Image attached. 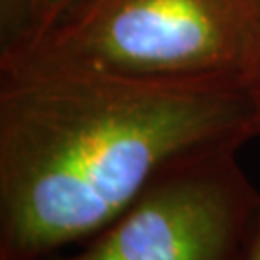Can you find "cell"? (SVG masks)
I'll return each mask as SVG.
<instances>
[{
    "label": "cell",
    "mask_w": 260,
    "mask_h": 260,
    "mask_svg": "<svg viewBox=\"0 0 260 260\" xmlns=\"http://www.w3.org/2000/svg\"><path fill=\"white\" fill-rule=\"evenodd\" d=\"M260 0H81L0 68L241 75Z\"/></svg>",
    "instance_id": "7a4b0ae2"
},
{
    "label": "cell",
    "mask_w": 260,
    "mask_h": 260,
    "mask_svg": "<svg viewBox=\"0 0 260 260\" xmlns=\"http://www.w3.org/2000/svg\"><path fill=\"white\" fill-rule=\"evenodd\" d=\"M260 137L241 75L0 68V260H37L110 223L172 158Z\"/></svg>",
    "instance_id": "6da1fadb"
},
{
    "label": "cell",
    "mask_w": 260,
    "mask_h": 260,
    "mask_svg": "<svg viewBox=\"0 0 260 260\" xmlns=\"http://www.w3.org/2000/svg\"><path fill=\"white\" fill-rule=\"evenodd\" d=\"M33 35L31 0H0V56L16 52Z\"/></svg>",
    "instance_id": "277c9868"
},
{
    "label": "cell",
    "mask_w": 260,
    "mask_h": 260,
    "mask_svg": "<svg viewBox=\"0 0 260 260\" xmlns=\"http://www.w3.org/2000/svg\"><path fill=\"white\" fill-rule=\"evenodd\" d=\"M79 2L81 0H31V10H33V35H31V39L37 33H41L43 29L50 27L60 18H64L66 14L74 6H77Z\"/></svg>",
    "instance_id": "8992f818"
},
{
    "label": "cell",
    "mask_w": 260,
    "mask_h": 260,
    "mask_svg": "<svg viewBox=\"0 0 260 260\" xmlns=\"http://www.w3.org/2000/svg\"><path fill=\"white\" fill-rule=\"evenodd\" d=\"M241 147L218 143L172 158L77 251L37 260H251L260 191L239 164Z\"/></svg>",
    "instance_id": "3957f363"
},
{
    "label": "cell",
    "mask_w": 260,
    "mask_h": 260,
    "mask_svg": "<svg viewBox=\"0 0 260 260\" xmlns=\"http://www.w3.org/2000/svg\"><path fill=\"white\" fill-rule=\"evenodd\" d=\"M251 260H260V220H258V233H256V241H254V247H252Z\"/></svg>",
    "instance_id": "52a82bcc"
},
{
    "label": "cell",
    "mask_w": 260,
    "mask_h": 260,
    "mask_svg": "<svg viewBox=\"0 0 260 260\" xmlns=\"http://www.w3.org/2000/svg\"><path fill=\"white\" fill-rule=\"evenodd\" d=\"M241 77L245 81V87L251 94L254 110H256V120H258V135H260V4L256 12V21L252 27L251 43L245 58Z\"/></svg>",
    "instance_id": "5b68a950"
}]
</instances>
